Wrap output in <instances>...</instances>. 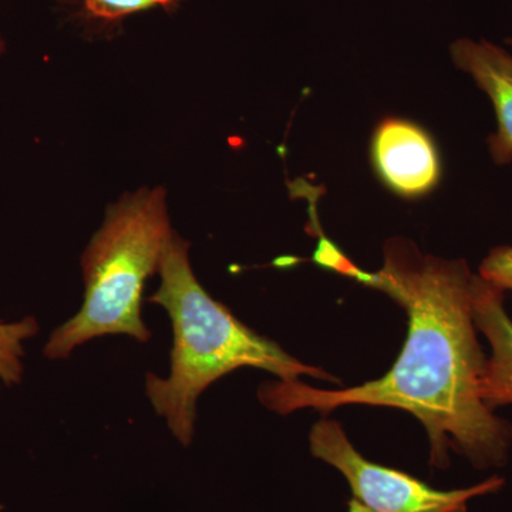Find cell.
I'll return each mask as SVG.
<instances>
[{
	"label": "cell",
	"instance_id": "obj_1",
	"mask_svg": "<svg viewBox=\"0 0 512 512\" xmlns=\"http://www.w3.org/2000/svg\"><path fill=\"white\" fill-rule=\"evenodd\" d=\"M359 284L386 293L409 316L399 359L379 380L342 390H318L299 380H279L259 389V400L276 413L311 409L332 412L346 404L386 406L413 414L426 427L430 464L450 466L448 451L477 470L504 467L512 426L480 397L487 356L473 315L476 274L463 259L423 254L414 242L392 238L376 272H360Z\"/></svg>",
	"mask_w": 512,
	"mask_h": 512
},
{
	"label": "cell",
	"instance_id": "obj_2",
	"mask_svg": "<svg viewBox=\"0 0 512 512\" xmlns=\"http://www.w3.org/2000/svg\"><path fill=\"white\" fill-rule=\"evenodd\" d=\"M188 251L190 242L174 232L161 255L157 269L161 285L148 302L157 303L170 316L174 343L170 375H146L148 400L183 446H190L194 439L201 394L239 367L266 370L281 380L311 376L339 383L239 322L227 306L202 288Z\"/></svg>",
	"mask_w": 512,
	"mask_h": 512
},
{
	"label": "cell",
	"instance_id": "obj_3",
	"mask_svg": "<svg viewBox=\"0 0 512 512\" xmlns=\"http://www.w3.org/2000/svg\"><path fill=\"white\" fill-rule=\"evenodd\" d=\"M173 234L163 187L127 192L110 205L82 255V309L53 330L45 356L67 359L74 349L106 335L147 343L151 333L141 319L144 285L156 274Z\"/></svg>",
	"mask_w": 512,
	"mask_h": 512
},
{
	"label": "cell",
	"instance_id": "obj_4",
	"mask_svg": "<svg viewBox=\"0 0 512 512\" xmlns=\"http://www.w3.org/2000/svg\"><path fill=\"white\" fill-rule=\"evenodd\" d=\"M313 456L345 476L353 498L373 512H467L474 498L498 493L504 478L493 476L457 490H437L419 478L363 457L335 420H320L309 434Z\"/></svg>",
	"mask_w": 512,
	"mask_h": 512
},
{
	"label": "cell",
	"instance_id": "obj_5",
	"mask_svg": "<svg viewBox=\"0 0 512 512\" xmlns=\"http://www.w3.org/2000/svg\"><path fill=\"white\" fill-rule=\"evenodd\" d=\"M370 156L379 180L403 198H420L441 178L439 150L419 124L386 117L373 131Z\"/></svg>",
	"mask_w": 512,
	"mask_h": 512
},
{
	"label": "cell",
	"instance_id": "obj_6",
	"mask_svg": "<svg viewBox=\"0 0 512 512\" xmlns=\"http://www.w3.org/2000/svg\"><path fill=\"white\" fill-rule=\"evenodd\" d=\"M457 69L473 77L493 101L498 128L488 137L491 158L498 165L512 161V55L494 43L460 39L450 47Z\"/></svg>",
	"mask_w": 512,
	"mask_h": 512
},
{
	"label": "cell",
	"instance_id": "obj_7",
	"mask_svg": "<svg viewBox=\"0 0 512 512\" xmlns=\"http://www.w3.org/2000/svg\"><path fill=\"white\" fill-rule=\"evenodd\" d=\"M504 299L505 292L476 275L474 323L491 348L480 380V397L493 412L512 404V319L505 311Z\"/></svg>",
	"mask_w": 512,
	"mask_h": 512
},
{
	"label": "cell",
	"instance_id": "obj_8",
	"mask_svg": "<svg viewBox=\"0 0 512 512\" xmlns=\"http://www.w3.org/2000/svg\"><path fill=\"white\" fill-rule=\"evenodd\" d=\"M39 332L35 318H25L19 322L0 320V384L15 386L23 377L22 359L25 356L23 343Z\"/></svg>",
	"mask_w": 512,
	"mask_h": 512
},
{
	"label": "cell",
	"instance_id": "obj_9",
	"mask_svg": "<svg viewBox=\"0 0 512 512\" xmlns=\"http://www.w3.org/2000/svg\"><path fill=\"white\" fill-rule=\"evenodd\" d=\"M178 0H84V9L92 18L117 22L154 8L170 9Z\"/></svg>",
	"mask_w": 512,
	"mask_h": 512
},
{
	"label": "cell",
	"instance_id": "obj_10",
	"mask_svg": "<svg viewBox=\"0 0 512 512\" xmlns=\"http://www.w3.org/2000/svg\"><path fill=\"white\" fill-rule=\"evenodd\" d=\"M478 275L501 291L512 293V247L491 249L481 262Z\"/></svg>",
	"mask_w": 512,
	"mask_h": 512
},
{
	"label": "cell",
	"instance_id": "obj_11",
	"mask_svg": "<svg viewBox=\"0 0 512 512\" xmlns=\"http://www.w3.org/2000/svg\"><path fill=\"white\" fill-rule=\"evenodd\" d=\"M313 262L322 266V268L330 269L336 274L348 276L352 279H356L362 272V269L357 268L348 256L343 254L342 249L336 247L325 235L319 237L318 247H316L315 254H313Z\"/></svg>",
	"mask_w": 512,
	"mask_h": 512
},
{
	"label": "cell",
	"instance_id": "obj_12",
	"mask_svg": "<svg viewBox=\"0 0 512 512\" xmlns=\"http://www.w3.org/2000/svg\"><path fill=\"white\" fill-rule=\"evenodd\" d=\"M348 512H373L372 510H369V508L365 507L362 503H359V501L355 500V498H352V500L349 501L348 504Z\"/></svg>",
	"mask_w": 512,
	"mask_h": 512
},
{
	"label": "cell",
	"instance_id": "obj_13",
	"mask_svg": "<svg viewBox=\"0 0 512 512\" xmlns=\"http://www.w3.org/2000/svg\"><path fill=\"white\" fill-rule=\"evenodd\" d=\"M5 50H6L5 37H3L2 30H0V55H2V53H5Z\"/></svg>",
	"mask_w": 512,
	"mask_h": 512
},
{
	"label": "cell",
	"instance_id": "obj_14",
	"mask_svg": "<svg viewBox=\"0 0 512 512\" xmlns=\"http://www.w3.org/2000/svg\"><path fill=\"white\" fill-rule=\"evenodd\" d=\"M508 43H510V45L512 46V40H508Z\"/></svg>",
	"mask_w": 512,
	"mask_h": 512
}]
</instances>
